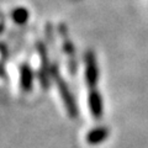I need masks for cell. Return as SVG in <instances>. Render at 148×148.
I'll list each match as a JSON object with an SVG mask.
<instances>
[{
  "instance_id": "1",
  "label": "cell",
  "mask_w": 148,
  "mask_h": 148,
  "mask_svg": "<svg viewBox=\"0 0 148 148\" xmlns=\"http://www.w3.org/2000/svg\"><path fill=\"white\" fill-rule=\"evenodd\" d=\"M52 83L56 85V88H57V91H58L59 96H61L62 104L64 106V110H66L67 115L71 119H77L79 111H78V105H77L75 98H74L72 90L69 89L67 82L64 80V78L62 77L57 64H53L52 66Z\"/></svg>"
},
{
  "instance_id": "2",
  "label": "cell",
  "mask_w": 148,
  "mask_h": 148,
  "mask_svg": "<svg viewBox=\"0 0 148 148\" xmlns=\"http://www.w3.org/2000/svg\"><path fill=\"white\" fill-rule=\"evenodd\" d=\"M57 35H58V41L62 48V53L66 58V66L68 72L74 75L78 69V61H77V53H75V47L74 43L69 36L68 27L64 22H59L57 25Z\"/></svg>"
},
{
  "instance_id": "3",
  "label": "cell",
  "mask_w": 148,
  "mask_h": 148,
  "mask_svg": "<svg viewBox=\"0 0 148 148\" xmlns=\"http://www.w3.org/2000/svg\"><path fill=\"white\" fill-rule=\"evenodd\" d=\"M36 52L38 56V72H37V78L41 86L46 90L52 82V66L53 64L49 61V54L47 46L42 41H37L36 45Z\"/></svg>"
},
{
  "instance_id": "4",
  "label": "cell",
  "mask_w": 148,
  "mask_h": 148,
  "mask_svg": "<svg viewBox=\"0 0 148 148\" xmlns=\"http://www.w3.org/2000/svg\"><path fill=\"white\" fill-rule=\"evenodd\" d=\"M100 71L96 54L92 49H88L84 54V82L88 90L98 89Z\"/></svg>"
},
{
  "instance_id": "5",
  "label": "cell",
  "mask_w": 148,
  "mask_h": 148,
  "mask_svg": "<svg viewBox=\"0 0 148 148\" xmlns=\"http://www.w3.org/2000/svg\"><path fill=\"white\" fill-rule=\"evenodd\" d=\"M17 73H18V88H20L22 92L29 94L34 89L35 79L37 75L27 62H22L18 64Z\"/></svg>"
},
{
  "instance_id": "6",
  "label": "cell",
  "mask_w": 148,
  "mask_h": 148,
  "mask_svg": "<svg viewBox=\"0 0 148 148\" xmlns=\"http://www.w3.org/2000/svg\"><path fill=\"white\" fill-rule=\"evenodd\" d=\"M86 100H88V109H89L91 117L96 120V121L101 120L104 115V100L100 90L99 89L89 90Z\"/></svg>"
},
{
  "instance_id": "7",
  "label": "cell",
  "mask_w": 148,
  "mask_h": 148,
  "mask_svg": "<svg viewBox=\"0 0 148 148\" xmlns=\"http://www.w3.org/2000/svg\"><path fill=\"white\" fill-rule=\"evenodd\" d=\"M109 136H110L109 127L96 126V127H92L85 133V142L90 146H98L108 140Z\"/></svg>"
},
{
  "instance_id": "8",
  "label": "cell",
  "mask_w": 148,
  "mask_h": 148,
  "mask_svg": "<svg viewBox=\"0 0 148 148\" xmlns=\"http://www.w3.org/2000/svg\"><path fill=\"white\" fill-rule=\"evenodd\" d=\"M30 16H31V14L26 6H15L11 9V12H10V17L12 22L18 26L27 24Z\"/></svg>"
}]
</instances>
